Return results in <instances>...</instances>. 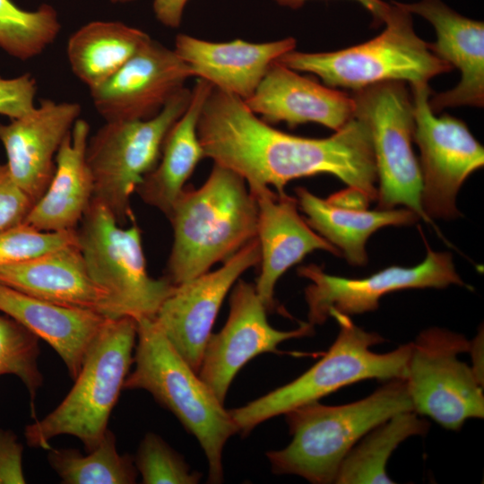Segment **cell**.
Masks as SVG:
<instances>
[{
    "label": "cell",
    "mask_w": 484,
    "mask_h": 484,
    "mask_svg": "<svg viewBox=\"0 0 484 484\" xmlns=\"http://www.w3.org/2000/svg\"><path fill=\"white\" fill-rule=\"evenodd\" d=\"M197 131L204 157L237 173L249 189L272 186L284 194L290 180L326 173L371 201L377 197L370 131L355 116L330 137H301L272 127L240 98L213 88Z\"/></svg>",
    "instance_id": "obj_1"
},
{
    "label": "cell",
    "mask_w": 484,
    "mask_h": 484,
    "mask_svg": "<svg viewBox=\"0 0 484 484\" xmlns=\"http://www.w3.org/2000/svg\"><path fill=\"white\" fill-rule=\"evenodd\" d=\"M257 214L246 181L214 164L202 186L184 188L168 217L174 240L166 277L177 286L225 262L256 238Z\"/></svg>",
    "instance_id": "obj_2"
},
{
    "label": "cell",
    "mask_w": 484,
    "mask_h": 484,
    "mask_svg": "<svg viewBox=\"0 0 484 484\" xmlns=\"http://www.w3.org/2000/svg\"><path fill=\"white\" fill-rule=\"evenodd\" d=\"M408 411L413 407L405 378L388 380L368 396L347 404L316 401L295 408L284 414L290 443L266 453L272 471L314 484L334 483L342 460L367 432Z\"/></svg>",
    "instance_id": "obj_3"
},
{
    "label": "cell",
    "mask_w": 484,
    "mask_h": 484,
    "mask_svg": "<svg viewBox=\"0 0 484 484\" xmlns=\"http://www.w3.org/2000/svg\"><path fill=\"white\" fill-rule=\"evenodd\" d=\"M137 323L133 363L124 389L149 392L199 442L211 483L223 480L222 452L238 433L229 411L167 339L154 318Z\"/></svg>",
    "instance_id": "obj_4"
},
{
    "label": "cell",
    "mask_w": 484,
    "mask_h": 484,
    "mask_svg": "<svg viewBox=\"0 0 484 484\" xmlns=\"http://www.w3.org/2000/svg\"><path fill=\"white\" fill-rule=\"evenodd\" d=\"M330 317L336 320L340 330L320 360L291 382L229 411L238 433L246 436L267 419L357 382L406 377L411 342L376 353L371 347L385 341L383 336L356 325L350 315L331 311Z\"/></svg>",
    "instance_id": "obj_5"
},
{
    "label": "cell",
    "mask_w": 484,
    "mask_h": 484,
    "mask_svg": "<svg viewBox=\"0 0 484 484\" xmlns=\"http://www.w3.org/2000/svg\"><path fill=\"white\" fill-rule=\"evenodd\" d=\"M137 323L129 316L108 318L89 348L74 385L50 413L26 426L28 445L48 450L50 440L71 435L87 452L102 440L133 364Z\"/></svg>",
    "instance_id": "obj_6"
},
{
    "label": "cell",
    "mask_w": 484,
    "mask_h": 484,
    "mask_svg": "<svg viewBox=\"0 0 484 484\" xmlns=\"http://www.w3.org/2000/svg\"><path fill=\"white\" fill-rule=\"evenodd\" d=\"M383 22V32L365 43L332 52L293 49L277 62L294 71L318 75L326 86L353 91L386 81L428 83L453 69L416 34L411 13L397 2L388 4Z\"/></svg>",
    "instance_id": "obj_7"
},
{
    "label": "cell",
    "mask_w": 484,
    "mask_h": 484,
    "mask_svg": "<svg viewBox=\"0 0 484 484\" xmlns=\"http://www.w3.org/2000/svg\"><path fill=\"white\" fill-rule=\"evenodd\" d=\"M77 237L89 275L107 293L108 317L154 318L176 286L167 277L149 275L135 221L121 227L104 204L92 199Z\"/></svg>",
    "instance_id": "obj_8"
},
{
    "label": "cell",
    "mask_w": 484,
    "mask_h": 484,
    "mask_svg": "<svg viewBox=\"0 0 484 484\" xmlns=\"http://www.w3.org/2000/svg\"><path fill=\"white\" fill-rule=\"evenodd\" d=\"M191 99L182 88L151 118L105 121L89 136L86 159L93 177L94 200L104 204L120 225L134 221L131 196L157 165L165 137Z\"/></svg>",
    "instance_id": "obj_9"
},
{
    "label": "cell",
    "mask_w": 484,
    "mask_h": 484,
    "mask_svg": "<svg viewBox=\"0 0 484 484\" xmlns=\"http://www.w3.org/2000/svg\"><path fill=\"white\" fill-rule=\"evenodd\" d=\"M354 116L369 128L376 167L377 208L403 205L433 224L421 205V173L412 150V96L404 82L386 81L353 91Z\"/></svg>",
    "instance_id": "obj_10"
},
{
    "label": "cell",
    "mask_w": 484,
    "mask_h": 484,
    "mask_svg": "<svg viewBox=\"0 0 484 484\" xmlns=\"http://www.w3.org/2000/svg\"><path fill=\"white\" fill-rule=\"evenodd\" d=\"M470 349L464 335L439 327L411 342L405 380L413 411L448 430L484 416L483 381L458 359Z\"/></svg>",
    "instance_id": "obj_11"
},
{
    "label": "cell",
    "mask_w": 484,
    "mask_h": 484,
    "mask_svg": "<svg viewBox=\"0 0 484 484\" xmlns=\"http://www.w3.org/2000/svg\"><path fill=\"white\" fill-rule=\"evenodd\" d=\"M411 89L413 140L420 151L422 209L430 220L459 217L456 195L466 178L483 166V146L463 121L435 115L428 102V83L414 84Z\"/></svg>",
    "instance_id": "obj_12"
},
{
    "label": "cell",
    "mask_w": 484,
    "mask_h": 484,
    "mask_svg": "<svg viewBox=\"0 0 484 484\" xmlns=\"http://www.w3.org/2000/svg\"><path fill=\"white\" fill-rule=\"evenodd\" d=\"M427 255L413 267L392 265L370 276L350 279L324 272L316 264L300 266L299 276L311 283L305 289L308 323L323 324L331 311L347 315L374 311L380 298L391 292L407 289H443L452 284L465 286L457 273L452 255L433 251L427 241Z\"/></svg>",
    "instance_id": "obj_13"
},
{
    "label": "cell",
    "mask_w": 484,
    "mask_h": 484,
    "mask_svg": "<svg viewBox=\"0 0 484 484\" xmlns=\"http://www.w3.org/2000/svg\"><path fill=\"white\" fill-rule=\"evenodd\" d=\"M266 311L255 285L238 280L229 297L228 319L220 332L209 336L198 370L222 403L234 377L249 360L262 353H278L282 341L314 333L308 322L294 330H277L268 323Z\"/></svg>",
    "instance_id": "obj_14"
},
{
    "label": "cell",
    "mask_w": 484,
    "mask_h": 484,
    "mask_svg": "<svg viewBox=\"0 0 484 484\" xmlns=\"http://www.w3.org/2000/svg\"><path fill=\"white\" fill-rule=\"evenodd\" d=\"M257 238L217 270L176 286L154 316L167 339L196 372L220 306L236 281L260 263Z\"/></svg>",
    "instance_id": "obj_15"
},
{
    "label": "cell",
    "mask_w": 484,
    "mask_h": 484,
    "mask_svg": "<svg viewBox=\"0 0 484 484\" xmlns=\"http://www.w3.org/2000/svg\"><path fill=\"white\" fill-rule=\"evenodd\" d=\"M191 76L189 66L174 49L151 38L90 93L105 121L148 119L160 113Z\"/></svg>",
    "instance_id": "obj_16"
},
{
    "label": "cell",
    "mask_w": 484,
    "mask_h": 484,
    "mask_svg": "<svg viewBox=\"0 0 484 484\" xmlns=\"http://www.w3.org/2000/svg\"><path fill=\"white\" fill-rule=\"evenodd\" d=\"M81 112L79 103L46 99L27 115L0 123L9 172L35 203L48 186L57 151Z\"/></svg>",
    "instance_id": "obj_17"
},
{
    "label": "cell",
    "mask_w": 484,
    "mask_h": 484,
    "mask_svg": "<svg viewBox=\"0 0 484 484\" xmlns=\"http://www.w3.org/2000/svg\"><path fill=\"white\" fill-rule=\"evenodd\" d=\"M249 190L257 203L256 238L261 255V272L255 288L267 311H271L275 306V285L291 266L315 250L335 256L341 253L299 215L296 198L272 192L269 186Z\"/></svg>",
    "instance_id": "obj_18"
},
{
    "label": "cell",
    "mask_w": 484,
    "mask_h": 484,
    "mask_svg": "<svg viewBox=\"0 0 484 484\" xmlns=\"http://www.w3.org/2000/svg\"><path fill=\"white\" fill-rule=\"evenodd\" d=\"M410 13L428 20L435 28L436 41L429 49L452 68L461 72L459 83L452 90L430 99L434 113L459 106L483 107L484 104V24L464 17L441 0L398 3Z\"/></svg>",
    "instance_id": "obj_19"
},
{
    "label": "cell",
    "mask_w": 484,
    "mask_h": 484,
    "mask_svg": "<svg viewBox=\"0 0 484 484\" xmlns=\"http://www.w3.org/2000/svg\"><path fill=\"white\" fill-rule=\"evenodd\" d=\"M244 102L266 123L285 122L290 127L314 122L338 131L355 113L351 96L302 76L277 61Z\"/></svg>",
    "instance_id": "obj_20"
},
{
    "label": "cell",
    "mask_w": 484,
    "mask_h": 484,
    "mask_svg": "<svg viewBox=\"0 0 484 484\" xmlns=\"http://www.w3.org/2000/svg\"><path fill=\"white\" fill-rule=\"evenodd\" d=\"M295 47L293 38L264 43L242 39L210 42L178 34L174 50L193 76L245 100L255 92L270 66Z\"/></svg>",
    "instance_id": "obj_21"
},
{
    "label": "cell",
    "mask_w": 484,
    "mask_h": 484,
    "mask_svg": "<svg viewBox=\"0 0 484 484\" xmlns=\"http://www.w3.org/2000/svg\"><path fill=\"white\" fill-rule=\"evenodd\" d=\"M0 283L63 307L108 317L107 293L88 273L79 244L0 266Z\"/></svg>",
    "instance_id": "obj_22"
},
{
    "label": "cell",
    "mask_w": 484,
    "mask_h": 484,
    "mask_svg": "<svg viewBox=\"0 0 484 484\" xmlns=\"http://www.w3.org/2000/svg\"><path fill=\"white\" fill-rule=\"evenodd\" d=\"M0 311L48 342L73 380L108 319L99 312L53 304L1 283Z\"/></svg>",
    "instance_id": "obj_23"
},
{
    "label": "cell",
    "mask_w": 484,
    "mask_h": 484,
    "mask_svg": "<svg viewBox=\"0 0 484 484\" xmlns=\"http://www.w3.org/2000/svg\"><path fill=\"white\" fill-rule=\"evenodd\" d=\"M90 125L78 118L56 156L51 181L25 220L42 231L77 229L93 198V177L86 159Z\"/></svg>",
    "instance_id": "obj_24"
},
{
    "label": "cell",
    "mask_w": 484,
    "mask_h": 484,
    "mask_svg": "<svg viewBox=\"0 0 484 484\" xmlns=\"http://www.w3.org/2000/svg\"><path fill=\"white\" fill-rule=\"evenodd\" d=\"M212 88L208 82L197 79L187 108L165 137L157 165L136 188L135 192L144 203L167 217L186 182L204 157L197 126L203 106Z\"/></svg>",
    "instance_id": "obj_25"
},
{
    "label": "cell",
    "mask_w": 484,
    "mask_h": 484,
    "mask_svg": "<svg viewBox=\"0 0 484 484\" xmlns=\"http://www.w3.org/2000/svg\"><path fill=\"white\" fill-rule=\"evenodd\" d=\"M296 194L308 225L339 249L351 265L367 264L366 244L377 229L411 225L419 219L408 208L368 211L335 205L305 187H297Z\"/></svg>",
    "instance_id": "obj_26"
},
{
    "label": "cell",
    "mask_w": 484,
    "mask_h": 484,
    "mask_svg": "<svg viewBox=\"0 0 484 484\" xmlns=\"http://www.w3.org/2000/svg\"><path fill=\"white\" fill-rule=\"evenodd\" d=\"M151 37L121 22L94 21L73 32L66 46L73 73L89 89L117 72Z\"/></svg>",
    "instance_id": "obj_27"
},
{
    "label": "cell",
    "mask_w": 484,
    "mask_h": 484,
    "mask_svg": "<svg viewBox=\"0 0 484 484\" xmlns=\"http://www.w3.org/2000/svg\"><path fill=\"white\" fill-rule=\"evenodd\" d=\"M429 423L413 411L399 412L367 432L347 454L334 483H395L387 473L388 460L407 438L425 435Z\"/></svg>",
    "instance_id": "obj_28"
},
{
    "label": "cell",
    "mask_w": 484,
    "mask_h": 484,
    "mask_svg": "<svg viewBox=\"0 0 484 484\" xmlns=\"http://www.w3.org/2000/svg\"><path fill=\"white\" fill-rule=\"evenodd\" d=\"M48 461L65 484H133L137 469L128 454H119L116 436L107 430L87 455L74 449L48 450Z\"/></svg>",
    "instance_id": "obj_29"
},
{
    "label": "cell",
    "mask_w": 484,
    "mask_h": 484,
    "mask_svg": "<svg viewBox=\"0 0 484 484\" xmlns=\"http://www.w3.org/2000/svg\"><path fill=\"white\" fill-rule=\"evenodd\" d=\"M61 23L55 8L43 4L29 11L0 0V48L26 61L40 55L56 39Z\"/></svg>",
    "instance_id": "obj_30"
},
{
    "label": "cell",
    "mask_w": 484,
    "mask_h": 484,
    "mask_svg": "<svg viewBox=\"0 0 484 484\" xmlns=\"http://www.w3.org/2000/svg\"><path fill=\"white\" fill-rule=\"evenodd\" d=\"M38 340L15 320L0 315V376H17L27 388L31 401L43 381L37 363Z\"/></svg>",
    "instance_id": "obj_31"
},
{
    "label": "cell",
    "mask_w": 484,
    "mask_h": 484,
    "mask_svg": "<svg viewBox=\"0 0 484 484\" xmlns=\"http://www.w3.org/2000/svg\"><path fill=\"white\" fill-rule=\"evenodd\" d=\"M134 464L144 484H196L202 477V473L191 471L177 452L151 432L141 441Z\"/></svg>",
    "instance_id": "obj_32"
},
{
    "label": "cell",
    "mask_w": 484,
    "mask_h": 484,
    "mask_svg": "<svg viewBox=\"0 0 484 484\" xmlns=\"http://www.w3.org/2000/svg\"><path fill=\"white\" fill-rule=\"evenodd\" d=\"M78 244L77 229L42 231L24 222L0 231V266Z\"/></svg>",
    "instance_id": "obj_33"
},
{
    "label": "cell",
    "mask_w": 484,
    "mask_h": 484,
    "mask_svg": "<svg viewBox=\"0 0 484 484\" xmlns=\"http://www.w3.org/2000/svg\"><path fill=\"white\" fill-rule=\"evenodd\" d=\"M37 82L30 73L14 78L0 76V115L11 119L23 117L36 106Z\"/></svg>",
    "instance_id": "obj_34"
},
{
    "label": "cell",
    "mask_w": 484,
    "mask_h": 484,
    "mask_svg": "<svg viewBox=\"0 0 484 484\" xmlns=\"http://www.w3.org/2000/svg\"><path fill=\"white\" fill-rule=\"evenodd\" d=\"M34 203L0 163V231L22 223Z\"/></svg>",
    "instance_id": "obj_35"
},
{
    "label": "cell",
    "mask_w": 484,
    "mask_h": 484,
    "mask_svg": "<svg viewBox=\"0 0 484 484\" xmlns=\"http://www.w3.org/2000/svg\"><path fill=\"white\" fill-rule=\"evenodd\" d=\"M23 445L11 430L0 428V484L26 483L22 470Z\"/></svg>",
    "instance_id": "obj_36"
},
{
    "label": "cell",
    "mask_w": 484,
    "mask_h": 484,
    "mask_svg": "<svg viewBox=\"0 0 484 484\" xmlns=\"http://www.w3.org/2000/svg\"><path fill=\"white\" fill-rule=\"evenodd\" d=\"M188 0H153L152 8L156 19L164 26L177 28Z\"/></svg>",
    "instance_id": "obj_37"
},
{
    "label": "cell",
    "mask_w": 484,
    "mask_h": 484,
    "mask_svg": "<svg viewBox=\"0 0 484 484\" xmlns=\"http://www.w3.org/2000/svg\"><path fill=\"white\" fill-rule=\"evenodd\" d=\"M326 200L335 205L356 209H367L371 202L362 192L351 187L337 192Z\"/></svg>",
    "instance_id": "obj_38"
},
{
    "label": "cell",
    "mask_w": 484,
    "mask_h": 484,
    "mask_svg": "<svg viewBox=\"0 0 484 484\" xmlns=\"http://www.w3.org/2000/svg\"><path fill=\"white\" fill-rule=\"evenodd\" d=\"M278 4L298 9L307 0H274ZM361 4L372 14L376 22H383V16L388 7L387 3L383 0H355Z\"/></svg>",
    "instance_id": "obj_39"
},
{
    "label": "cell",
    "mask_w": 484,
    "mask_h": 484,
    "mask_svg": "<svg viewBox=\"0 0 484 484\" xmlns=\"http://www.w3.org/2000/svg\"><path fill=\"white\" fill-rule=\"evenodd\" d=\"M109 1L114 4H125V3H130L135 0H109Z\"/></svg>",
    "instance_id": "obj_40"
}]
</instances>
